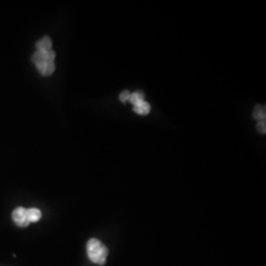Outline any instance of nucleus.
<instances>
[{
	"label": "nucleus",
	"instance_id": "nucleus-4",
	"mask_svg": "<svg viewBox=\"0 0 266 266\" xmlns=\"http://www.w3.org/2000/svg\"><path fill=\"white\" fill-rule=\"evenodd\" d=\"M38 71L43 76H50L52 75L56 70V64L55 61H41L36 64Z\"/></svg>",
	"mask_w": 266,
	"mask_h": 266
},
{
	"label": "nucleus",
	"instance_id": "nucleus-11",
	"mask_svg": "<svg viewBox=\"0 0 266 266\" xmlns=\"http://www.w3.org/2000/svg\"><path fill=\"white\" fill-rule=\"evenodd\" d=\"M257 129L259 132L261 133H265V130H266V123H265V120H259L258 123H257Z\"/></svg>",
	"mask_w": 266,
	"mask_h": 266
},
{
	"label": "nucleus",
	"instance_id": "nucleus-1",
	"mask_svg": "<svg viewBox=\"0 0 266 266\" xmlns=\"http://www.w3.org/2000/svg\"><path fill=\"white\" fill-rule=\"evenodd\" d=\"M87 253L92 262L104 265L106 263L109 250L99 239L91 238L87 243Z\"/></svg>",
	"mask_w": 266,
	"mask_h": 266
},
{
	"label": "nucleus",
	"instance_id": "nucleus-8",
	"mask_svg": "<svg viewBox=\"0 0 266 266\" xmlns=\"http://www.w3.org/2000/svg\"><path fill=\"white\" fill-rule=\"evenodd\" d=\"M265 117H266L265 108L263 106H256L253 111V118L259 121L265 120Z\"/></svg>",
	"mask_w": 266,
	"mask_h": 266
},
{
	"label": "nucleus",
	"instance_id": "nucleus-6",
	"mask_svg": "<svg viewBox=\"0 0 266 266\" xmlns=\"http://www.w3.org/2000/svg\"><path fill=\"white\" fill-rule=\"evenodd\" d=\"M27 217L30 223H36L42 218V212L38 208L27 209Z\"/></svg>",
	"mask_w": 266,
	"mask_h": 266
},
{
	"label": "nucleus",
	"instance_id": "nucleus-9",
	"mask_svg": "<svg viewBox=\"0 0 266 266\" xmlns=\"http://www.w3.org/2000/svg\"><path fill=\"white\" fill-rule=\"evenodd\" d=\"M129 101H130L134 106L137 105V104H139V103H142V102H144V94H143L142 92H140V91L134 92L133 94L130 95Z\"/></svg>",
	"mask_w": 266,
	"mask_h": 266
},
{
	"label": "nucleus",
	"instance_id": "nucleus-2",
	"mask_svg": "<svg viewBox=\"0 0 266 266\" xmlns=\"http://www.w3.org/2000/svg\"><path fill=\"white\" fill-rule=\"evenodd\" d=\"M12 219L19 227H22V228L28 227L30 224L27 217V209L24 207L16 208L12 213Z\"/></svg>",
	"mask_w": 266,
	"mask_h": 266
},
{
	"label": "nucleus",
	"instance_id": "nucleus-5",
	"mask_svg": "<svg viewBox=\"0 0 266 266\" xmlns=\"http://www.w3.org/2000/svg\"><path fill=\"white\" fill-rule=\"evenodd\" d=\"M52 40L49 37H44L43 39H41L40 41L37 42L36 44V48H37V52H41V53H46L49 51H52Z\"/></svg>",
	"mask_w": 266,
	"mask_h": 266
},
{
	"label": "nucleus",
	"instance_id": "nucleus-7",
	"mask_svg": "<svg viewBox=\"0 0 266 266\" xmlns=\"http://www.w3.org/2000/svg\"><path fill=\"white\" fill-rule=\"evenodd\" d=\"M134 112L140 116H146L150 113L151 111V107L148 103L146 102H142V103H139L137 105L134 106Z\"/></svg>",
	"mask_w": 266,
	"mask_h": 266
},
{
	"label": "nucleus",
	"instance_id": "nucleus-3",
	"mask_svg": "<svg viewBox=\"0 0 266 266\" xmlns=\"http://www.w3.org/2000/svg\"><path fill=\"white\" fill-rule=\"evenodd\" d=\"M56 59V53L54 51H49L46 53L36 52L32 57V61L37 64L41 61H55Z\"/></svg>",
	"mask_w": 266,
	"mask_h": 266
},
{
	"label": "nucleus",
	"instance_id": "nucleus-10",
	"mask_svg": "<svg viewBox=\"0 0 266 266\" xmlns=\"http://www.w3.org/2000/svg\"><path fill=\"white\" fill-rule=\"evenodd\" d=\"M130 99V93L128 91H123L120 95H119V100L123 103H125L126 101H128Z\"/></svg>",
	"mask_w": 266,
	"mask_h": 266
}]
</instances>
